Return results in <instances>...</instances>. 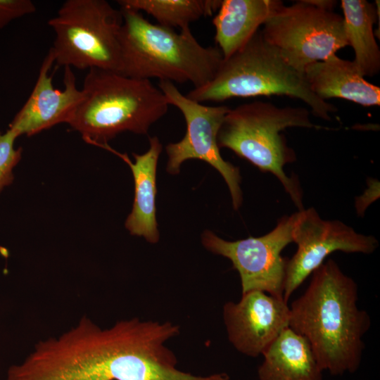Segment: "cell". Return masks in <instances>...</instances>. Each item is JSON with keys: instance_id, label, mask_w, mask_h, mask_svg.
<instances>
[{"instance_id": "16", "label": "cell", "mask_w": 380, "mask_h": 380, "mask_svg": "<svg viewBox=\"0 0 380 380\" xmlns=\"http://www.w3.org/2000/svg\"><path fill=\"white\" fill-rule=\"evenodd\" d=\"M283 4L279 0L221 1L212 22L215 40L223 59L241 49Z\"/></svg>"}, {"instance_id": "17", "label": "cell", "mask_w": 380, "mask_h": 380, "mask_svg": "<svg viewBox=\"0 0 380 380\" xmlns=\"http://www.w3.org/2000/svg\"><path fill=\"white\" fill-rule=\"evenodd\" d=\"M262 355L259 380H322L323 370L308 341L290 327Z\"/></svg>"}, {"instance_id": "2", "label": "cell", "mask_w": 380, "mask_h": 380, "mask_svg": "<svg viewBox=\"0 0 380 380\" xmlns=\"http://www.w3.org/2000/svg\"><path fill=\"white\" fill-rule=\"evenodd\" d=\"M312 274L305 293L289 307V327L308 341L323 371L355 372L371 327L369 314L357 305V285L332 259Z\"/></svg>"}, {"instance_id": "6", "label": "cell", "mask_w": 380, "mask_h": 380, "mask_svg": "<svg viewBox=\"0 0 380 380\" xmlns=\"http://www.w3.org/2000/svg\"><path fill=\"white\" fill-rule=\"evenodd\" d=\"M289 127L323 128L311 121L310 111L305 108H281L255 101L229 109L219 129L217 144L219 148L232 150L260 171L274 175L298 210H302L300 184L284 170L285 165L296 160L293 150L281 134Z\"/></svg>"}, {"instance_id": "10", "label": "cell", "mask_w": 380, "mask_h": 380, "mask_svg": "<svg viewBox=\"0 0 380 380\" xmlns=\"http://www.w3.org/2000/svg\"><path fill=\"white\" fill-rule=\"evenodd\" d=\"M296 217V213L282 217L271 232L260 237L229 241L205 230L201 241L207 250L232 262L239 274L242 293L260 291L283 298L288 259L281 252L293 242Z\"/></svg>"}, {"instance_id": "22", "label": "cell", "mask_w": 380, "mask_h": 380, "mask_svg": "<svg viewBox=\"0 0 380 380\" xmlns=\"http://www.w3.org/2000/svg\"><path fill=\"white\" fill-rule=\"evenodd\" d=\"M310 4L328 11H333L334 8L336 5V1L331 0H307Z\"/></svg>"}, {"instance_id": "19", "label": "cell", "mask_w": 380, "mask_h": 380, "mask_svg": "<svg viewBox=\"0 0 380 380\" xmlns=\"http://www.w3.org/2000/svg\"><path fill=\"white\" fill-rule=\"evenodd\" d=\"M120 8L144 11L158 24L180 30L201 17L211 15L219 8L220 0H118Z\"/></svg>"}, {"instance_id": "13", "label": "cell", "mask_w": 380, "mask_h": 380, "mask_svg": "<svg viewBox=\"0 0 380 380\" xmlns=\"http://www.w3.org/2000/svg\"><path fill=\"white\" fill-rule=\"evenodd\" d=\"M54 63L53 53L49 49L29 98L9 125V129L18 137L32 136L59 123L69 124L83 99L82 91L77 88L70 67H65L64 89H55L53 77L49 75Z\"/></svg>"}, {"instance_id": "12", "label": "cell", "mask_w": 380, "mask_h": 380, "mask_svg": "<svg viewBox=\"0 0 380 380\" xmlns=\"http://www.w3.org/2000/svg\"><path fill=\"white\" fill-rule=\"evenodd\" d=\"M222 317L231 344L239 353L255 357L289 327L290 310L283 298L251 291L242 293L236 303H226Z\"/></svg>"}, {"instance_id": "3", "label": "cell", "mask_w": 380, "mask_h": 380, "mask_svg": "<svg viewBox=\"0 0 380 380\" xmlns=\"http://www.w3.org/2000/svg\"><path fill=\"white\" fill-rule=\"evenodd\" d=\"M123 21L120 32V73L132 78L191 82L198 88L215 75L223 56L217 46H203L189 27L178 33L153 24L141 13L120 8Z\"/></svg>"}, {"instance_id": "9", "label": "cell", "mask_w": 380, "mask_h": 380, "mask_svg": "<svg viewBox=\"0 0 380 380\" xmlns=\"http://www.w3.org/2000/svg\"><path fill=\"white\" fill-rule=\"evenodd\" d=\"M159 89L169 105L175 106L182 112L186 124L183 139L166 146L167 171L172 175L179 173L182 163L189 159L208 163L224 178L233 207L238 210L243 201L239 170L222 158L217 144L219 129L230 108L226 106H205L194 101L184 95L171 82L160 81Z\"/></svg>"}, {"instance_id": "5", "label": "cell", "mask_w": 380, "mask_h": 380, "mask_svg": "<svg viewBox=\"0 0 380 380\" xmlns=\"http://www.w3.org/2000/svg\"><path fill=\"white\" fill-rule=\"evenodd\" d=\"M284 95L301 100L314 116L329 120L338 110L315 95L302 74L258 30L238 51L223 59L214 77L186 96L197 102H220L235 97Z\"/></svg>"}, {"instance_id": "14", "label": "cell", "mask_w": 380, "mask_h": 380, "mask_svg": "<svg viewBox=\"0 0 380 380\" xmlns=\"http://www.w3.org/2000/svg\"><path fill=\"white\" fill-rule=\"evenodd\" d=\"M304 76L312 91L326 101L343 99L363 106L380 105V88L360 75L353 61L336 54L308 65Z\"/></svg>"}, {"instance_id": "20", "label": "cell", "mask_w": 380, "mask_h": 380, "mask_svg": "<svg viewBox=\"0 0 380 380\" xmlns=\"http://www.w3.org/2000/svg\"><path fill=\"white\" fill-rule=\"evenodd\" d=\"M18 136L11 129L0 132V193L13 179V170L21 158L22 148H15L14 142Z\"/></svg>"}, {"instance_id": "8", "label": "cell", "mask_w": 380, "mask_h": 380, "mask_svg": "<svg viewBox=\"0 0 380 380\" xmlns=\"http://www.w3.org/2000/svg\"><path fill=\"white\" fill-rule=\"evenodd\" d=\"M261 32L302 74L308 65L324 61L348 46L343 16L307 0L281 6L264 23Z\"/></svg>"}, {"instance_id": "1", "label": "cell", "mask_w": 380, "mask_h": 380, "mask_svg": "<svg viewBox=\"0 0 380 380\" xmlns=\"http://www.w3.org/2000/svg\"><path fill=\"white\" fill-rule=\"evenodd\" d=\"M170 322H116L103 329L83 316L58 336L37 342L6 380H201L177 369L166 342L179 334Z\"/></svg>"}, {"instance_id": "15", "label": "cell", "mask_w": 380, "mask_h": 380, "mask_svg": "<svg viewBox=\"0 0 380 380\" xmlns=\"http://www.w3.org/2000/svg\"><path fill=\"white\" fill-rule=\"evenodd\" d=\"M148 150L141 155L134 153V163L126 154L116 152L130 167L134 181V199L125 227L131 234L143 236L150 243L159 239L156 216V169L162 145L156 137L149 139Z\"/></svg>"}, {"instance_id": "7", "label": "cell", "mask_w": 380, "mask_h": 380, "mask_svg": "<svg viewBox=\"0 0 380 380\" xmlns=\"http://www.w3.org/2000/svg\"><path fill=\"white\" fill-rule=\"evenodd\" d=\"M120 10L106 0H67L48 25L58 66L120 72Z\"/></svg>"}, {"instance_id": "18", "label": "cell", "mask_w": 380, "mask_h": 380, "mask_svg": "<svg viewBox=\"0 0 380 380\" xmlns=\"http://www.w3.org/2000/svg\"><path fill=\"white\" fill-rule=\"evenodd\" d=\"M378 6L367 0H342L346 32L348 45L354 50L353 61L360 75L374 77L380 71V49L373 26L379 18Z\"/></svg>"}, {"instance_id": "21", "label": "cell", "mask_w": 380, "mask_h": 380, "mask_svg": "<svg viewBox=\"0 0 380 380\" xmlns=\"http://www.w3.org/2000/svg\"><path fill=\"white\" fill-rule=\"evenodd\" d=\"M36 11L30 0H0V28L11 20Z\"/></svg>"}, {"instance_id": "4", "label": "cell", "mask_w": 380, "mask_h": 380, "mask_svg": "<svg viewBox=\"0 0 380 380\" xmlns=\"http://www.w3.org/2000/svg\"><path fill=\"white\" fill-rule=\"evenodd\" d=\"M82 91L83 99L68 125L87 143L103 148L123 132L146 134L170 106L150 80L109 70H89Z\"/></svg>"}, {"instance_id": "11", "label": "cell", "mask_w": 380, "mask_h": 380, "mask_svg": "<svg viewBox=\"0 0 380 380\" xmlns=\"http://www.w3.org/2000/svg\"><path fill=\"white\" fill-rule=\"evenodd\" d=\"M297 251L288 259L283 298L287 303L293 293L336 251L371 254L379 246L372 235L357 232L339 220H326L313 208L296 212L292 231Z\"/></svg>"}]
</instances>
